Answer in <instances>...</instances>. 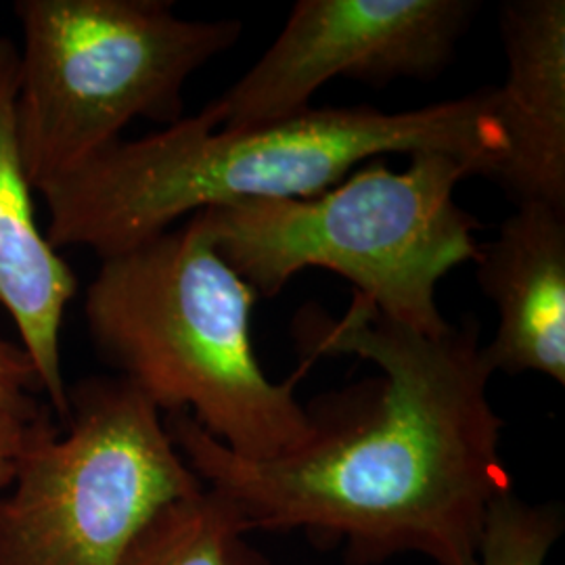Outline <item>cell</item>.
Returning <instances> with one entry per match:
<instances>
[{
	"label": "cell",
	"mask_w": 565,
	"mask_h": 565,
	"mask_svg": "<svg viewBox=\"0 0 565 565\" xmlns=\"http://www.w3.org/2000/svg\"><path fill=\"white\" fill-rule=\"evenodd\" d=\"M258 294L224 260L202 218L102 260L84 296L88 338L105 363L163 417L186 413L247 461H273L315 438L296 385L260 366L252 340Z\"/></svg>",
	"instance_id": "obj_3"
},
{
	"label": "cell",
	"mask_w": 565,
	"mask_h": 565,
	"mask_svg": "<svg viewBox=\"0 0 565 565\" xmlns=\"http://www.w3.org/2000/svg\"><path fill=\"white\" fill-rule=\"evenodd\" d=\"M440 151L490 179L505 153L494 86L406 111L308 107L285 120L223 128L200 114L137 141H116L44 186L46 239L102 260L149 242L184 216L258 200H308L359 166Z\"/></svg>",
	"instance_id": "obj_2"
},
{
	"label": "cell",
	"mask_w": 565,
	"mask_h": 565,
	"mask_svg": "<svg viewBox=\"0 0 565 565\" xmlns=\"http://www.w3.org/2000/svg\"><path fill=\"white\" fill-rule=\"evenodd\" d=\"M476 163L425 151L404 170L377 158L308 200H258L198 212L258 296L275 298L303 268H327L382 317L425 335L448 329L438 285L478 258L480 223L455 200Z\"/></svg>",
	"instance_id": "obj_4"
},
{
	"label": "cell",
	"mask_w": 565,
	"mask_h": 565,
	"mask_svg": "<svg viewBox=\"0 0 565 565\" xmlns=\"http://www.w3.org/2000/svg\"><path fill=\"white\" fill-rule=\"evenodd\" d=\"M18 88L20 49L0 36V308L15 323L49 408L63 425L70 403L60 335L65 310L78 294V277L36 218L34 186L21 158Z\"/></svg>",
	"instance_id": "obj_8"
},
{
	"label": "cell",
	"mask_w": 565,
	"mask_h": 565,
	"mask_svg": "<svg viewBox=\"0 0 565 565\" xmlns=\"http://www.w3.org/2000/svg\"><path fill=\"white\" fill-rule=\"evenodd\" d=\"M121 565H270L235 507L203 486L145 525Z\"/></svg>",
	"instance_id": "obj_11"
},
{
	"label": "cell",
	"mask_w": 565,
	"mask_h": 565,
	"mask_svg": "<svg viewBox=\"0 0 565 565\" xmlns=\"http://www.w3.org/2000/svg\"><path fill=\"white\" fill-rule=\"evenodd\" d=\"M32 422H20V419L0 415V494L13 482L15 461L25 438V429Z\"/></svg>",
	"instance_id": "obj_14"
},
{
	"label": "cell",
	"mask_w": 565,
	"mask_h": 565,
	"mask_svg": "<svg viewBox=\"0 0 565 565\" xmlns=\"http://www.w3.org/2000/svg\"><path fill=\"white\" fill-rule=\"evenodd\" d=\"M476 317L425 335L354 294L340 319L302 308V363L356 356L380 375L310 406L315 438L273 461H247L186 413L163 422L203 486L223 494L252 532L340 541L354 565L422 555L476 565L486 513L513 478L501 457L503 419Z\"/></svg>",
	"instance_id": "obj_1"
},
{
	"label": "cell",
	"mask_w": 565,
	"mask_h": 565,
	"mask_svg": "<svg viewBox=\"0 0 565 565\" xmlns=\"http://www.w3.org/2000/svg\"><path fill=\"white\" fill-rule=\"evenodd\" d=\"M507 78L494 86L505 153L488 181L515 205L565 210V2L501 7Z\"/></svg>",
	"instance_id": "obj_9"
},
{
	"label": "cell",
	"mask_w": 565,
	"mask_h": 565,
	"mask_svg": "<svg viewBox=\"0 0 565 565\" xmlns=\"http://www.w3.org/2000/svg\"><path fill=\"white\" fill-rule=\"evenodd\" d=\"M18 135L44 186L120 141L132 120L172 126L184 86L242 39L237 20H182L170 0H18Z\"/></svg>",
	"instance_id": "obj_5"
},
{
	"label": "cell",
	"mask_w": 565,
	"mask_h": 565,
	"mask_svg": "<svg viewBox=\"0 0 565 565\" xmlns=\"http://www.w3.org/2000/svg\"><path fill=\"white\" fill-rule=\"evenodd\" d=\"M476 0H300L279 36L210 105L223 128L285 120L335 78L434 81L455 60Z\"/></svg>",
	"instance_id": "obj_7"
},
{
	"label": "cell",
	"mask_w": 565,
	"mask_h": 565,
	"mask_svg": "<svg viewBox=\"0 0 565 565\" xmlns=\"http://www.w3.org/2000/svg\"><path fill=\"white\" fill-rule=\"evenodd\" d=\"M41 382L20 343L0 338V415L34 422L49 404L39 401Z\"/></svg>",
	"instance_id": "obj_13"
},
{
	"label": "cell",
	"mask_w": 565,
	"mask_h": 565,
	"mask_svg": "<svg viewBox=\"0 0 565 565\" xmlns=\"http://www.w3.org/2000/svg\"><path fill=\"white\" fill-rule=\"evenodd\" d=\"M67 403L65 424L49 408L25 429L0 494V565H121L163 507L203 488L120 375L76 382Z\"/></svg>",
	"instance_id": "obj_6"
},
{
	"label": "cell",
	"mask_w": 565,
	"mask_h": 565,
	"mask_svg": "<svg viewBox=\"0 0 565 565\" xmlns=\"http://www.w3.org/2000/svg\"><path fill=\"white\" fill-rule=\"evenodd\" d=\"M473 263L486 298L499 310L486 363L494 373H541L564 385L565 210L515 205Z\"/></svg>",
	"instance_id": "obj_10"
},
{
	"label": "cell",
	"mask_w": 565,
	"mask_h": 565,
	"mask_svg": "<svg viewBox=\"0 0 565 565\" xmlns=\"http://www.w3.org/2000/svg\"><path fill=\"white\" fill-rule=\"evenodd\" d=\"M564 525L559 503L532 505L507 492L486 513L476 565H545Z\"/></svg>",
	"instance_id": "obj_12"
}]
</instances>
